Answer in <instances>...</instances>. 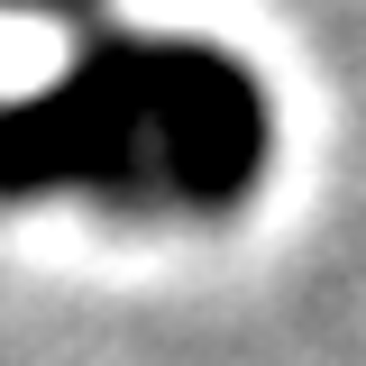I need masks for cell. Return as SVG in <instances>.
I'll use <instances>...</instances> for the list:
<instances>
[{
	"label": "cell",
	"instance_id": "cell-1",
	"mask_svg": "<svg viewBox=\"0 0 366 366\" xmlns=\"http://www.w3.org/2000/svg\"><path fill=\"white\" fill-rule=\"evenodd\" d=\"M64 183H83V192H147V183H165L129 37L92 46L37 101H0V192L19 202V192H64Z\"/></svg>",
	"mask_w": 366,
	"mask_h": 366
},
{
	"label": "cell",
	"instance_id": "cell-2",
	"mask_svg": "<svg viewBox=\"0 0 366 366\" xmlns=\"http://www.w3.org/2000/svg\"><path fill=\"white\" fill-rule=\"evenodd\" d=\"M137 92H147V129H156V165L165 192L202 202V211H238L274 147V110L257 74L220 55V46H174V37H129Z\"/></svg>",
	"mask_w": 366,
	"mask_h": 366
},
{
	"label": "cell",
	"instance_id": "cell-3",
	"mask_svg": "<svg viewBox=\"0 0 366 366\" xmlns=\"http://www.w3.org/2000/svg\"><path fill=\"white\" fill-rule=\"evenodd\" d=\"M0 9H55V0H0Z\"/></svg>",
	"mask_w": 366,
	"mask_h": 366
}]
</instances>
